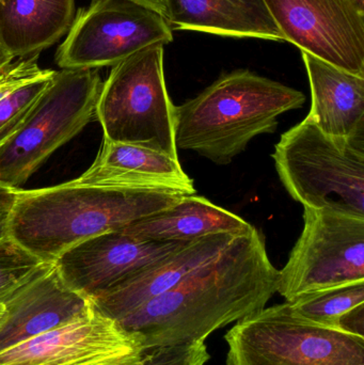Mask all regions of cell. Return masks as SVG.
<instances>
[{"label": "cell", "mask_w": 364, "mask_h": 365, "mask_svg": "<svg viewBox=\"0 0 364 365\" xmlns=\"http://www.w3.org/2000/svg\"><path fill=\"white\" fill-rule=\"evenodd\" d=\"M278 279L256 229L235 236L217 257L118 322L142 336L147 351L204 342L216 330L264 309L277 293Z\"/></svg>", "instance_id": "1"}, {"label": "cell", "mask_w": 364, "mask_h": 365, "mask_svg": "<svg viewBox=\"0 0 364 365\" xmlns=\"http://www.w3.org/2000/svg\"><path fill=\"white\" fill-rule=\"evenodd\" d=\"M182 197L171 191L88 186L72 181L19 189L10 236L45 263L53 264L71 247L162 212Z\"/></svg>", "instance_id": "2"}, {"label": "cell", "mask_w": 364, "mask_h": 365, "mask_svg": "<svg viewBox=\"0 0 364 365\" xmlns=\"http://www.w3.org/2000/svg\"><path fill=\"white\" fill-rule=\"evenodd\" d=\"M305 102L298 90L250 71L224 74L175 106L177 150L197 152L220 166L230 164L254 137L275 132L279 115Z\"/></svg>", "instance_id": "3"}, {"label": "cell", "mask_w": 364, "mask_h": 365, "mask_svg": "<svg viewBox=\"0 0 364 365\" xmlns=\"http://www.w3.org/2000/svg\"><path fill=\"white\" fill-rule=\"evenodd\" d=\"M291 197L303 207L333 206L364 218V140L335 138L311 120L284 133L273 154Z\"/></svg>", "instance_id": "4"}, {"label": "cell", "mask_w": 364, "mask_h": 365, "mask_svg": "<svg viewBox=\"0 0 364 365\" xmlns=\"http://www.w3.org/2000/svg\"><path fill=\"white\" fill-rule=\"evenodd\" d=\"M164 46L145 47L113 66L102 83L95 117L106 140L141 145L179 158L175 106L165 81Z\"/></svg>", "instance_id": "5"}, {"label": "cell", "mask_w": 364, "mask_h": 365, "mask_svg": "<svg viewBox=\"0 0 364 365\" xmlns=\"http://www.w3.org/2000/svg\"><path fill=\"white\" fill-rule=\"evenodd\" d=\"M96 70L56 72L16 132L0 145V184L19 189L60 147L95 118Z\"/></svg>", "instance_id": "6"}, {"label": "cell", "mask_w": 364, "mask_h": 365, "mask_svg": "<svg viewBox=\"0 0 364 365\" xmlns=\"http://www.w3.org/2000/svg\"><path fill=\"white\" fill-rule=\"evenodd\" d=\"M224 340L226 365H364V338L308 321L290 302L237 322Z\"/></svg>", "instance_id": "7"}, {"label": "cell", "mask_w": 364, "mask_h": 365, "mask_svg": "<svg viewBox=\"0 0 364 365\" xmlns=\"http://www.w3.org/2000/svg\"><path fill=\"white\" fill-rule=\"evenodd\" d=\"M303 229L279 272L277 293L301 296L364 282V218L339 207L303 212Z\"/></svg>", "instance_id": "8"}, {"label": "cell", "mask_w": 364, "mask_h": 365, "mask_svg": "<svg viewBox=\"0 0 364 365\" xmlns=\"http://www.w3.org/2000/svg\"><path fill=\"white\" fill-rule=\"evenodd\" d=\"M172 40L166 17L149 6L132 0H92L74 16L56 62L61 70H98Z\"/></svg>", "instance_id": "9"}, {"label": "cell", "mask_w": 364, "mask_h": 365, "mask_svg": "<svg viewBox=\"0 0 364 365\" xmlns=\"http://www.w3.org/2000/svg\"><path fill=\"white\" fill-rule=\"evenodd\" d=\"M140 334L124 329L95 307L46 334L0 353V365H139Z\"/></svg>", "instance_id": "10"}, {"label": "cell", "mask_w": 364, "mask_h": 365, "mask_svg": "<svg viewBox=\"0 0 364 365\" xmlns=\"http://www.w3.org/2000/svg\"><path fill=\"white\" fill-rule=\"evenodd\" d=\"M286 42L364 77V14L352 0H263Z\"/></svg>", "instance_id": "11"}, {"label": "cell", "mask_w": 364, "mask_h": 365, "mask_svg": "<svg viewBox=\"0 0 364 365\" xmlns=\"http://www.w3.org/2000/svg\"><path fill=\"white\" fill-rule=\"evenodd\" d=\"M184 244L140 240L119 230L71 247L53 264L71 289L93 298L132 278Z\"/></svg>", "instance_id": "12"}, {"label": "cell", "mask_w": 364, "mask_h": 365, "mask_svg": "<svg viewBox=\"0 0 364 365\" xmlns=\"http://www.w3.org/2000/svg\"><path fill=\"white\" fill-rule=\"evenodd\" d=\"M0 321V353L56 329L87 313L91 298L71 289L48 264L6 302Z\"/></svg>", "instance_id": "13"}, {"label": "cell", "mask_w": 364, "mask_h": 365, "mask_svg": "<svg viewBox=\"0 0 364 365\" xmlns=\"http://www.w3.org/2000/svg\"><path fill=\"white\" fill-rule=\"evenodd\" d=\"M235 236L214 234L185 242L132 278L91 298L93 306L103 314L119 321L141 304L166 293L190 272L217 257Z\"/></svg>", "instance_id": "14"}, {"label": "cell", "mask_w": 364, "mask_h": 365, "mask_svg": "<svg viewBox=\"0 0 364 365\" xmlns=\"http://www.w3.org/2000/svg\"><path fill=\"white\" fill-rule=\"evenodd\" d=\"M75 184L196 193L194 181L184 173L179 158L132 143L103 141L95 162Z\"/></svg>", "instance_id": "15"}, {"label": "cell", "mask_w": 364, "mask_h": 365, "mask_svg": "<svg viewBox=\"0 0 364 365\" xmlns=\"http://www.w3.org/2000/svg\"><path fill=\"white\" fill-rule=\"evenodd\" d=\"M311 89V120L335 138L364 140V77L301 51Z\"/></svg>", "instance_id": "16"}, {"label": "cell", "mask_w": 364, "mask_h": 365, "mask_svg": "<svg viewBox=\"0 0 364 365\" xmlns=\"http://www.w3.org/2000/svg\"><path fill=\"white\" fill-rule=\"evenodd\" d=\"M171 29L284 41L263 0H166Z\"/></svg>", "instance_id": "17"}, {"label": "cell", "mask_w": 364, "mask_h": 365, "mask_svg": "<svg viewBox=\"0 0 364 365\" xmlns=\"http://www.w3.org/2000/svg\"><path fill=\"white\" fill-rule=\"evenodd\" d=\"M256 227L207 197L183 195L162 212L140 219L121 231L145 240L187 242L214 234L244 235Z\"/></svg>", "instance_id": "18"}, {"label": "cell", "mask_w": 364, "mask_h": 365, "mask_svg": "<svg viewBox=\"0 0 364 365\" xmlns=\"http://www.w3.org/2000/svg\"><path fill=\"white\" fill-rule=\"evenodd\" d=\"M75 0H0V41L13 59L40 55L68 34Z\"/></svg>", "instance_id": "19"}, {"label": "cell", "mask_w": 364, "mask_h": 365, "mask_svg": "<svg viewBox=\"0 0 364 365\" xmlns=\"http://www.w3.org/2000/svg\"><path fill=\"white\" fill-rule=\"evenodd\" d=\"M290 304L308 321L364 338V282L307 294Z\"/></svg>", "instance_id": "20"}, {"label": "cell", "mask_w": 364, "mask_h": 365, "mask_svg": "<svg viewBox=\"0 0 364 365\" xmlns=\"http://www.w3.org/2000/svg\"><path fill=\"white\" fill-rule=\"evenodd\" d=\"M48 264L11 236L0 240V302H6Z\"/></svg>", "instance_id": "21"}, {"label": "cell", "mask_w": 364, "mask_h": 365, "mask_svg": "<svg viewBox=\"0 0 364 365\" xmlns=\"http://www.w3.org/2000/svg\"><path fill=\"white\" fill-rule=\"evenodd\" d=\"M53 75L26 83L0 101V145H4L21 125Z\"/></svg>", "instance_id": "22"}, {"label": "cell", "mask_w": 364, "mask_h": 365, "mask_svg": "<svg viewBox=\"0 0 364 365\" xmlns=\"http://www.w3.org/2000/svg\"><path fill=\"white\" fill-rule=\"evenodd\" d=\"M56 71L41 68L38 55L17 58L0 68V101L26 83L55 74Z\"/></svg>", "instance_id": "23"}, {"label": "cell", "mask_w": 364, "mask_h": 365, "mask_svg": "<svg viewBox=\"0 0 364 365\" xmlns=\"http://www.w3.org/2000/svg\"><path fill=\"white\" fill-rule=\"evenodd\" d=\"M209 358L204 342L186 343L151 349L139 365H205Z\"/></svg>", "instance_id": "24"}, {"label": "cell", "mask_w": 364, "mask_h": 365, "mask_svg": "<svg viewBox=\"0 0 364 365\" xmlns=\"http://www.w3.org/2000/svg\"><path fill=\"white\" fill-rule=\"evenodd\" d=\"M19 199V189L0 184V240L10 237L11 221Z\"/></svg>", "instance_id": "25"}, {"label": "cell", "mask_w": 364, "mask_h": 365, "mask_svg": "<svg viewBox=\"0 0 364 365\" xmlns=\"http://www.w3.org/2000/svg\"><path fill=\"white\" fill-rule=\"evenodd\" d=\"M132 1L138 2L143 6H149L153 10L160 12L162 16H167V2L166 0H132Z\"/></svg>", "instance_id": "26"}, {"label": "cell", "mask_w": 364, "mask_h": 365, "mask_svg": "<svg viewBox=\"0 0 364 365\" xmlns=\"http://www.w3.org/2000/svg\"><path fill=\"white\" fill-rule=\"evenodd\" d=\"M14 59L9 55L8 51H6L4 45H2L1 41H0V68L10 63Z\"/></svg>", "instance_id": "27"}, {"label": "cell", "mask_w": 364, "mask_h": 365, "mask_svg": "<svg viewBox=\"0 0 364 365\" xmlns=\"http://www.w3.org/2000/svg\"><path fill=\"white\" fill-rule=\"evenodd\" d=\"M356 8L364 14V0H352Z\"/></svg>", "instance_id": "28"}, {"label": "cell", "mask_w": 364, "mask_h": 365, "mask_svg": "<svg viewBox=\"0 0 364 365\" xmlns=\"http://www.w3.org/2000/svg\"><path fill=\"white\" fill-rule=\"evenodd\" d=\"M4 312H6V307H4V302H0V321L4 317Z\"/></svg>", "instance_id": "29"}]
</instances>
